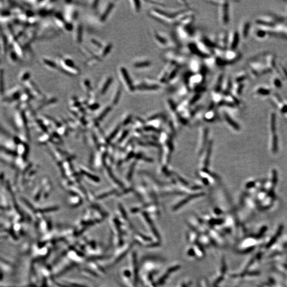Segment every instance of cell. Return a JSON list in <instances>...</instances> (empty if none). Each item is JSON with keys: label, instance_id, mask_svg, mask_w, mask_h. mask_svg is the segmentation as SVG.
Returning <instances> with one entry per match:
<instances>
[{"label": "cell", "instance_id": "obj_1", "mask_svg": "<svg viewBox=\"0 0 287 287\" xmlns=\"http://www.w3.org/2000/svg\"><path fill=\"white\" fill-rule=\"evenodd\" d=\"M151 35L154 43L160 48L177 50L179 47V43L176 38L170 34L158 31L156 29H152Z\"/></svg>", "mask_w": 287, "mask_h": 287}, {"label": "cell", "instance_id": "obj_2", "mask_svg": "<svg viewBox=\"0 0 287 287\" xmlns=\"http://www.w3.org/2000/svg\"><path fill=\"white\" fill-rule=\"evenodd\" d=\"M162 8H153L149 10L148 15L152 19L163 25L168 26L176 25L175 16L172 13L171 11H167Z\"/></svg>", "mask_w": 287, "mask_h": 287}, {"label": "cell", "instance_id": "obj_3", "mask_svg": "<svg viewBox=\"0 0 287 287\" xmlns=\"http://www.w3.org/2000/svg\"><path fill=\"white\" fill-rule=\"evenodd\" d=\"M162 84L157 79L153 78H144L135 85L136 91L141 92H156L162 88Z\"/></svg>", "mask_w": 287, "mask_h": 287}, {"label": "cell", "instance_id": "obj_4", "mask_svg": "<svg viewBox=\"0 0 287 287\" xmlns=\"http://www.w3.org/2000/svg\"><path fill=\"white\" fill-rule=\"evenodd\" d=\"M163 57L168 62L174 63L180 67L186 64L189 61L186 54L180 52L177 50H168L163 54Z\"/></svg>", "mask_w": 287, "mask_h": 287}, {"label": "cell", "instance_id": "obj_5", "mask_svg": "<svg viewBox=\"0 0 287 287\" xmlns=\"http://www.w3.org/2000/svg\"><path fill=\"white\" fill-rule=\"evenodd\" d=\"M218 20L222 26H227L230 22V5L228 1H220L218 6Z\"/></svg>", "mask_w": 287, "mask_h": 287}, {"label": "cell", "instance_id": "obj_6", "mask_svg": "<svg viewBox=\"0 0 287 287\" xmlns=\"http://www.w3.org/2000/svg\"><path fill=\"white\" fill-rule=\"evenodd\" d=\"M263 241L262 239L252 236L244 239L241 245H239V249L240 252H248L254 250L259 244L263 243Z\"/></svg>", "mask_w": 287, "mask_h": 287}, {"label": "cell", "instance_id": "obj_7", "mask_svg": "<svg viewBox=\"0 0 287 287\" xmlns=\"http://www.w3.org/2000/svg\"><path fill=\"white\" fill-rule=\"evenodd\" d=\"M175 64L174 63L168 62L166 66L164 67L162 70L159 72L157 76V79L162 84L164 85L167 84L168 77Z\"/></svg>", "mask_w": 287, "mask_h": 287}, {"label": "cell", "instance_id": "obj_8", "mask_svg": "<svg viewBox=\"0 0 287 287\" xmlns=\"http://www.w3.org/2000/svg\"><path fill=\"white\" fill-rule=\"evenodd\" d=\"M192 26L185 27L181 25H177L176 34L179 39L182 41H186L193 35L194 34Z\"/></svg>", "mask_w": 287, "mask_h": 287}, {"label": "cell", "instance_id": "obj_9", "mask_svg": "<svg viewBox=\"0 0 287 287\" xmlns=\"http://www.w3.org/2000/svg\"><path fill=\"white\" fill-rule=\"evenodd\" d=\"M120 71L122 76V79L128 91L131 93L135 92L136 91L135 85L132 82L130 76L126 68H125V67H121L120 69Z\"/></svg>", "mask_w": 287, "mask_h": 287}, {"label": "cell", "instance_id": "obj_10", "mask_svg": "<svg viewBox=\"0 0 287 287\" xmlns=\"http://www.w3.org/2000/svg\"><path fill=\"white\" fill-rule=\"evenodd\" d=\"M240 35L237 31L231 32L228 36V50L236 51L240 41Z\"/></svg>", "mask_w": 287, "mask_h": 287}, {"label": "cell", "instance_id": "obj_11", "mask_svg": "<svg viewBox=\"0 0 287 287\" xmlns=\"http://www.w3.org/2000/svg\"><path fill=\"white\" fill-rule=\"evenodd\" d=\"M228 33L225 31H221L216 38L218 47L223 50H228Z\"/></svg>", "mask_w": 287, "mask_h": 287}, {"label": "cell", "instance_id": "obj_12", "mask_svg": "<svg viewBox=\"0 0 287 287\" xmlns=\"http://www.w3.org/2000/svg\"><path fill=\"white\" fill-rule=\"evenodd\" d=\"M225 73L223 72H219L214 78L213 82L212 91L215 92L221 93L222 86L225 79Z\"/></svg>", "mask_w": 287, "mask_h": 287}, {"label": "cell", "instance_id": "obj_13", "mask_svg": "<svg viewBox=\"0 0 287 287\" xmlns=\"http://www.w3.org/2000/svg\"><path fill=\"white\" fill-rule=\"evenodd\" d=\"M153 65V62L148 59H141L136 61L133 66L136 69H146L150 68Z\"/></svg>", "mask_w": 287, "mask_h": 287}, {"label": "cell", "instance_id": "obj_14", "mask_svg": "<svg viewBox=\"0 0 287 287\" xmlns=\"http://www.w3.org/2000/svg\"><path fill=\"white\" fill-rule=\"evenodd\" d=\"M188 66L190 72L193 73H199L202 69L203 65L201 63L199 60L197 59H192L189 60Z\"/></svg>", "mask_w": 287, "mask_h": 287}, {"label": "cell", "instance_id": "obj_15", "mask_svg": "<svg viewBox=\"0 0 287 287\" xmlns=\"http://www.w3.org/2000/svg\"><path fill=\"white\" fill-rule=\"evenodd\" d=\"M187 48L189 52L191 54H193V55H195V56L203 58V59H205L206 58H209V56H206L205 54H204L203 53L201 52V51L198 49V48L195 42L189 43V44H188Z\"/></svg>", "mask_w": 287, "mask_h": 287}, {"label": "cell", "instance_id": "obj_16", "mask_svg": "<svg viewBox=\"0 0 287 287\" xmlns=\"http://www.w3.org/2000/svg\"><path fill=\"white\" fill-rule=\"evenodd\" d=\"M191 91L190 88L187 85L184 83L183 84L181 85V86H180L178 88L177 92V94L178 97H181V98H184V97H186L187 96L189 93H190Z\"/></svg>", "mask_w": 287, "mask_h": 287}, {"label": "cell", "instance_id": "obj_17", "mask_svg": "<svg viewBox=\"0 0 287 287\" xmlns=\"http://www.w3.org/2000/svg\"><path fill=\"white\" fill-rule=\"evenodd\" d=\"M203 93H200L194 92V94H193V95L190 97L191 98L188 100L189 106L193 105L197 102H198L203 96Z\"/></svg>", "mask_w": 287, "mask_h": 287}, {"label": "cell", "instance_id": "obj_18", "mask_svg": "<svg viewBox=\"0 0 287 287\" xmlns=\"http://www.w3.org/2000/svg\"><path fill=\"white\" fill-rule=\"evenodd\" d=\"M211 97L212 98L213 101L214 103H217L219 104L223 100V95L220 92H215L212 91Z\"/></svg>", "mask_w": 287, "mask_h": 287}, {"label": "cell", "instance_id": "obj_19", "mask_svg": "<svg viewBox=\"0 0 287 287\" xmlns=\"http://www.w3.org/2000/svg\"><path fill=\"white\" fill-rule=\"evenodd\" d=\"M224 117H225V121L228 122V124L232 126L233 128H234V129H236V130H239L240 129L239 125H238L237 123L234 121V120L232 119L227 113H224Z\"/></svg>", "mask_w": 287, "mask_h": 287}, {"label": "cell", "instance_id": "obj_20", "mask_svg": "<svg viewBox=\"0 0 287 287\" xmlns=\"http://www.w3.org/2000/svg\"><path fill=\"white\" fill-rule=\"evenodd\" d=\"M130 3H131V7L132 8L134 12L137 13L141 11V1H131Z\"/></svg>", "mask_w": 287, "mask_h": 287}, {"label": "cell", "instance_id": "obj_21", "mask_svg": "<svg viewBox=\"0 0 287 287\" xmlns=\"http://www.w3.org/2000/svg\"><path fill=\"white\" fill-rule=\"evenodd\" d=\"M250 24L248 22H245L243 24L242 28H241V35L243 38L246 37L248 35V31L250 30Z\"/></svg>", "mask_w": 287, "mask_h": 287}, {"label": "cell", "instance_id": "obj_22", "mask_svg": "<svg viewBox=\"0 0 287 287\" xmlns=\"http://www.w3.org/2000/svg\"><path fill=\"white\" fill-rule=\"evenodd\" d=\"M272 141V152L275 153L278 150V138L277 134L273 135Z\"/></svg>", "mask_w": 287, "mask_h": 287}, {"label": "cell", "instance_id": "obj_23", "mask_svg": "<svg viewBox=\"0 0 287 287\" xmlns=\"http://www.w3.org/2000/svg\"><path fill=\"white\" fill-rule=\"evenodd\" d=\"M112 81V79L111 78H109V79L106 80V82H105V84H104V86H103V87L102 88V90H101V94L104 95V94L105 93V92H106L107 90L108 89V88L109 87L110 85L111 84Z\"/></svg>", "mask_w": 287, "mask_h": 287}, {"label": "cell", "instance_id": "obj_24", "mask_svg": "<svg viewBox=\"0 0 287 287\" xmlns=\"http://www.w3.org/2000/svg\"><path fill=\"white\" fill-rule=\"evenodd\" d=\"M271 131L273 133H275L276 131V115L275 113H273L271 115Z\"/></svg>", "mask_w": 287, "mask_h": 287}, {"label": "cell", "instance_id": "obj_25", "mask_svg": "<svg viewBox=\"0 0 287 287\" xmlns=\"http://www.w3.org/2000/svg\"><path fill=\"white\" fill-rule=\"evenodd\" d=\"M113 7V3L110 4L109 6H107V8H106L105 12L104 13V14H103L102 16V17H101V20H102L104 21L106 19L107 17L108 16V15H109L110 12H111V11Z\"/></svg>", "mask_w": 287, "mask_h": 287}, {"label": "cell", "instance_id": "obj_26", "mask_svg": "<svg viewBox=\"0 0 287 287\" xmlns=\"http://www.w3.org/2000/svg\"><path fill=\"white\" fill-rule=\"evenodd\" d=\"M278 182V173L275 169H273L272 171V184L273 187L275 186Z\"/></svg>", "mask_w": 287, "mask_h": 287}, {"label": "cell", "instance_id": "obj_27", "mask_svg": "<svg viewBox=\"0 0 287 287\" xmlns=\"http://www.w3.org/2000/svg\"><path fill=\"white\" fill-rule=\"evenodd\" d=\"M256 93L261 95H268L270 93V90L265 88H259L256 91Z\"/></svg>", "mask_w": 287, "mask_h": 287}, {"label": "cell", "instance_id": "obj_28", "mask_svg": "<svg viewBox=\"0 0 287 287\" xmlns=\"http://www.w3.org/2000/svg\"><path fill=\"white\" fill-rule=\"evenodd\" d=\"M121 93V88H119L118 89V90H117V92L116 93V96L114 97V100H113V103H115V104L118 103L119 98H120V97Z\"/></svg>", "mask_w": 287, "mask_h": 287}, {"label": "cell", "instance_id": "obj_29", "mask_svg": "<svg viewBox=\"0 0 287 287\" xmlns=\"http://www.w3.org/2000/svg\"><path fill=\"white\" fill-rule=\"evenodd\" d=\"M110 110V108L109 107L108 108H107V109H106L105 110V111H104L103 113H102V114H101V116H100V117H99V120H102V119H103V118H104L105 116H106V114L108 113V112H109Z\"/></svg>", "mask_w": 287, "mask_h": 287}, {"label": "cell", "instance_id": "obj_30", "mask_svg": "<svg viewBox=\"0 0 287 287\" xmlns=\"http://www.w3.org/2000/svg\"><path fill=\"white\" fill-rule=\"evenodd\" d=\"M44 62H45V63H46V64L48 65L49 66H50L51 67H52V68H55L56 67V64L54 63L52 61H48V60H45L44 61Z\"/></svg>", "mask_w": 287, "mask_h": 287}, {"label": "cell", "instance_id": "obj_31", "mask_svg": "<svg viewBox=\"0 0 287 287\" xmlns=\"http://www.w3.org/2000/svg\"><path fill=\"white\" fill-rule=\"evenodd\" d=\"M111 49V45H108L107 46H106L105 49L104 50V53H103V56H105V55H106L107 53H109L110 51V49Z\"/></svg>", "mask_w": 287, "mask_h": 287}, {"label": "cell", "instance_id": "obj_32", "mask_svg": "<svg viewBox=\"0 0 287 287\" xmlns=\"http://www.w3.org/2000/svg\"><path fill=\"white\" fill-rule=\"evenodd\" d=\"M274 85L277 87H280L281 86V82L278 79H275L274 80Z\"/></svg>", "mask_w": 287, "mask_h": 287}, {"label": "cell", "instance_id": "obj_33", "mask_svg": "<svg viewBox=\"0 0 287 287\" xmlns=\"http://www.w3.org/2000/svg\"><path fill=\"white\" fill-rule=\"evenodd\" d=\"M118 130H119V128H117V129H116V130L114 131V132H113L112 134H111L110 137L108 139V141H109H109H111V140L114 137V136H116V133L118 132Z\"/></svg>", "mask_w": 287, "mask_h": 287}, {"label": "cell", "instance_id": "obj_34", "mask_svg": "<svg viewBox=\"0 0 287 287\" xmlns=\"http://www.w3.org/2000/svg\"><path fill=\"white\" fill-rule=\"evenodd\" d=\"M257 35L259 36V37H263L265 35V33L264 31H258L257 33Z\"/></svg>", "mask_w": 287, "mask_h": 287}, {"label": "cell", "instance_id": "obj_35", "mask_svg": "<svg viewBox=\"0 0 287 287\" xmlns=\"http://www.w3.org/2000/svg\"><path fill=\"white\" fill-rule=\"evenodd\" d=\"M281 111L283 113H287V105H284L282 107Z\"/></svg>", "mask_w": 287, "mask_h": 287}, {"label": "cell", "instance_id": "obj_36", "mask_svg": "<svg viewBox=\"0 0 287 287\" xmlns=\"http://www.w3.org/2000/svg\"><path fill=\"white\" fill-rule=\"evenodd\" d=\"M84 172L86 174V175L87 176H88V177H89V178H92V179H93V180H94L95 181H97V179L96 177H95L94 176H93V175H90V174L87 173H86V172Z\"/></svg>", "mask_w": 287, "mask_h": 287}, {"label": "cell", "instance_id": "obj_37", "mask_svg": "<svg viewBox=\"0 0 287 287\" xmlns=\"http://www.w3.org/2000/svg\"><path fill=\"white\" fill-rule=\"evenodd\" d=\"M254 186V182H250L249 184H248L247 185V188H251L252 187Z\"/></svg>", "mask_w": 287, "mask_h": 287}, {"label": "cell", "instance_id": "obj_38", "mask_svg": "<svg viewBox=\"0 0 287 287\" xmlns=\"http://www.w3.org/2000/svg\"><path fill=\"white\" fill-rule=\"evenodd\" d=\"M98 107V105L97 104H94L93 105H92L91 107V109H97V107Z\"/></svg>", "mask_w": 287, "mask_h": 287}]
</instances>
